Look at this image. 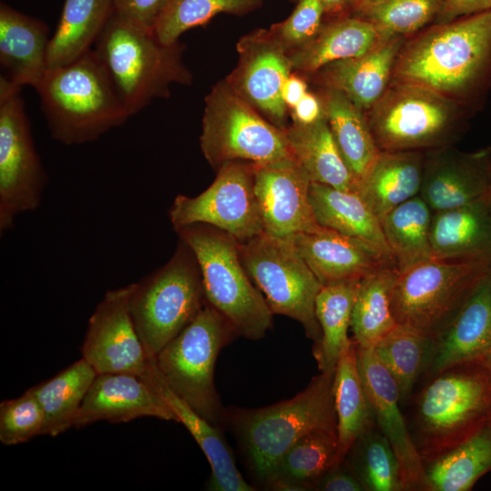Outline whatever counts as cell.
I'll return each mask as SVG.
<instances>
[{
    "mask_svg": "<svg viewBox=\"0 0 491 491\" xmlns=\"http://www.w3.org/2000/svg\"><path fill=\"white\" fill-rule=\"evenodd\" d=\"M392 80L432 89L472 111L491 85V9L406 39Z\"/></svg>",
    "mask_w": 491,
    "mask_h": 491,
    "instance_id": "obj_1",
    "label": "cell"
},
{
    "mask_svg": "<svg viewBox=\"0 0 491 491\" xmlns=\"http://www.w3.org/2000/svg\"><path fill=\"white\" fill-rule=\"evenodd\" d=\"M34 88L52 136L66 145L93 142L130 117L93 49L47 68Z\"/></svg>",
    "mask_w": 491,
    "mask_h": 491,
    "instance_id": "obj_2",
    "label": "cell"
},
{
    "mask_svg": "<svg viewBox=\"0 0 491 491\" xmlns=\"http://www.w3.org/2000/svg\"><path fill=\"white\" fill-rule=\"evenodd\" d=\"M491 422V370L482 361L449 367L428 379L409 431L424 465Z\"/></svg>",
    "mask_w": 491,
    "mask_h": 491,
    "instance_id": "obj_3",
    "label": "cell"
},
{
    "mask_svg": "<svg viewBox=\"0 0 491 491\" xmlns=\"http://www.w3.org/2000/svg\"><path fill=\"white\" fill-rule=\"evenodd\" d=\"M334 372H320L294 397L255 409L225 414L254 475L266 486L284 454L301 437L336 430Z\"/></svg>",
    "mask_w": 491,
    "mask_h": 491,
    "instance_id": "obj_4",
    "label": "cell"
},
{
    "mask_svg": "<svg viewBox=\"0 0 491 491\" xmlns=\"http://www.w3.org/2000/svg\"><path fill=\"white\" fill-rule=\"evenodd\" d=\"M93 51L108 74L129 115L157 97H165L174 83L189 84L182 46L164 45L153 30L113 12Z\"/></svg>",
    "mask_w": 491,
    "mask_h": 491,
    "instance_id": "obj_5",
    "label": "cell"
},
{
    "mask_svg": "<svg viewBox=\"0 0 491 491\" xmlns=\"http://www.w3.org/2000/svg\"><path fill=\"white\" fill-rule=\"evenodd\" d=\"M175 231L198 263L206 303L227 320L236 336L251 340L264 337L274 314L242 263L238 242L206 224Z\"/></svg>",
    "mask_w": 491,
    "mask_h": 491,
    "instance_id": "obj_6",
    "label": "cell"
},
{
    "mask_svg": "<svg viewBox=\"0 0 491 491\" xmlns=\"http://www.w3.org/2000/svg\"><path fill=\"white\" fill-rule=\"evenodd\" d=\"M471 110L432 89L391 80L366 116L380 151L426 152L453 146Z\"/></svg>",
    "mask_w": 491,
    "mask_h": 491,
    "instance_id": "obj_7",
    "label": "cell"
},
{
    "mask_svg": "<svg viewBox=\"0 0 491 491\" xmlns=\"http://www.w3.org/2000/svg\"><path fill=\"white\" fill-rule=\"evenodd\" d=\"M200 147L216 170L235 161L256 166L296 162L285 130L264 117L226 80L217 83L205 97Z\"/></svg>",
    "mask_w": 491,
    "mask_h": 491,
    "instance_id": "obj_8",
    "label": "cell"
},
{
    "mask_svg": "<svg viewBox=\"0 0 491 491\" xmlns=\"http://www.w3.org/2000/svg\"><path fill=\"white\" fill-rule=\"evenodd\" d=\"M206 304L198 263L179 239L170 260L134 283L130 313L150 358L175 337Z\"/></svg>",
    "mask_w": 491,
    "mask_h": 491,
    "instance_id": "obj_9",
    "label": "cell"
},
{
    "mask_svg": "<svg viewBox=\"0 0 491 491\" xmlns=\"http://www.w3.org/2000/svg\"><path fill=\"white\" fill-rule=\"evenodd\" d=\"M235 336L227 320L206 303L153 358L168 387L216 426L225 412L214 382L215 366L219 352Z\"/></svg>",
    "mask_w": 491,
    "mask_h": 491,
    "instance_id": "obj_10",
    "label": "cell"
},
{
    "mask_svg": "<svg viewBox=\"0 0 491 491\" xmlns=\"http://www.w3.org/2000/svg\"><path fill=\"white\" fill-rule=\"evenodd\" d=\"M491 271V260L431 258L399 273L391 295L397 324L435 337L455 317L478 283Z\"/></svg>",
    "mask_w": 491,
    "mask_h": 491,
    "instance_id": "obj_11",
    "label": "cell"
},
{
    "mask_svg": "<svg viewBox=\"0 0 491 491\" xmlns=\"http://www.w3.org/2000/svg\"><path fill=\"white\" fill-rule=\"evenodd\" d=\"M238 248L247 274L271 312L298 321L316 346L321 328L316 316V299L323 286L293 242L264 232L238 242Z\"/></svg>",
    "mask_w": 491,
    "mask_h": 491,
    "instance_id": "obj_12",
    "label": "cell"
},
{
    "mask_svg": "<svg viewBox=\"0 0 491 491\" xmlns=\"http://www.w3.org/2000/svg\"><path fill=\"white\" fill-rule=\"evenodd\" d=\"M19 86L0 77V232L41 203L47 175L35 147Z\"/></svg>",
    "mask_w": 491,
    "mask_h": 491,
    "instance_id": "obj_13",
    "label": "cell"
},
{
    "mask_svg": "<svg viewBox=\"0 0 491 491\" xmlns=\"http://www.w3.org/2000/svg\"><path fill=\"white\" fill-rule=\"evenodd\" d=\"M255 167L246 162L226 163L217 169L214 182L198 195H177L169 209L174 229L206 224L227 233L237 242L264 233L254 189Z\"/></svg>",
    "mask_w": 491,
    "mask_h": 491,
    "instance_id": "obj_14",
    "label": "cell"
},
{
    "mask_svg": "<svg viewBox=\"0 0 491 491\" xmlns=\"http://www.w3.org/2000/svg\"><path fill=\"white\" fill-rule=\"evenodd\" d=\"M134 283L108 290L88 321L82 357L97 374L124 373L141 376L150 357L130 313Z\"/></svg>",
    "mask_w": 491,
    "mask_h": 491,
    "instance_id": "obj_15",
    "label": "cell"
},
{
    "mask_svg": "<svg viewBox=\"0 0 491 491\" xmlns=\"http://www.w3.org/2000/svg\"><path fill=\"white\" fill-rule=\"evenodd\" d=\"M238 63L225 79L249 105L276 126L285 129L286 110L281 91L292 65L268 29H257L237 43Z\"/></svg>",
    "mask_w": 491,
    "mask_h": 491,
    "instance_id": "obj_16",
    "label": "cell"
},
{
    "mask_svg": "<svg viewBox=\"0 0 491 491\" xmlns=\"http://www.w3.org/2000/svg\"><path fill=\"white\" fill-rule=\"evenodd\" d=\"M356 351L359 373L376 426L387 438L397 457L404 488L406 491H426L425 465L401 413L397 385L373 347L356 344Z\"/></svg>",
    "mask_w": 491,
    "mask_h": 491,
    "instance_id": "obj_17",
    "label": "cell"
},
{
    "mask_svg": "<svg viewBox=\"0 0 491 491\" xmlns=\"http://www.w3.org/2000/svg\"><path fill=\"white\" fill-rule=\"evenodd\" d=\"M311 183L297 162L255 167L254 189L266 234L292 240L321 226L309 199Z\"/></svg>",
    "mask_w": 491,
    "mask_h": 491,
    "instance_id": "obj_18",
    "label": "cell"
},
{
    "mask_svg": "<svg viewBox=\"0 0 491 491\" xmlns=\"http://www.w3.org/2000/svg\"><path fill=\"white\" fill-rule=\"evenodd\" d=\"M491 192V147L472 153L446 146L425 152L419 195L435 211L486 198Z\"/></svg>",
    "mask_w": 491,
    "mask_h": 491,
    "instance_id": "obj_19",
    "label": "cell"
},
{
    "mask_svg": "<svg viewBox=\"0 0 491 491\" xmlns=\"http://www.w3.org/2000/svg\"><path fill=\"white\" fill-rule=\"evenodd\" d=\"M491 356V271L478 283L449 324L434 337L425 376Z\"/></svg>",
    "mask_w": 491,
    "mask_h": 491,
    "instance_id": "obj_20",
    "label": "cell"
},
{
    "mask_svg": "<svg viewBox=\"0 0 491 491\" xmlns=\"http://www.w3.org/2000/svg\"><path fill=\"white\" fill-rule=\"evenodd\" d=\"M291 241L322 286L361 279L396 266L394 258L370 244L324 226L298 234Z\"/></svg>",
    "mask_w": 491,
    "mask_h": 491,
    "instance_id": "obj_21",
    "label": "cell"
},
{
    "mask_svg": "<svg viewBox=\"0 0 491 491\" xmlns=\"http://www.w3.org/2000/svg\"><path fill=\"white\" fill-rule=\"evenodd\" d=\"M145 416L177 422L166 404L140 376L103 373L94 379L73 427L80 428L102 420L129 422Z\"/></svg>",
    "mask_w": 491,
    "mask_h": 491,
    "instance_id": "obj_22",
    "label": "cell"
},
{
    "mask_svg": "<svg viewBox=\"0 0 491 491\" xmlns=\"http://www.w3.org/2000/svg\"><path fill=\"white\" fill-rule=\"evenodd\" d=\"M166 404L192 435L211 466L207 489L213 491H254L237 469L233 454L218 426L211 424L176 396L160 376L153 358L140 376Z\"/></svg>",
    "mask_w": 491,
    "mask_h": 491,
    "instance_id": "obj_23",
    "label": "cell"
},
{
    "mask_svg": "<svg viewBox=\"0 0 491 491\" xmlns=\"http://www.w3.org/2000/svg\"><path fill=\"white\" fill-rule=\"evenodd\" d=\"M406 36L385 39L367 53L331 63L315 75L322 87L343 93L365 113L384 95Z\"/></svg>",
    "mask_w": 491,
    "mask_h": 491,
    "instance_id": "obj_24",
    "label": "cell"
},
{
    "mask_svg": "<svg viewBox=\"0 0 491 491\" xmlns=\"http://www.w3.org/2000/svg\"><path fill=\"white\" fill-rule=\"evenodd\" d=\"M430 245L435 259L491 260V208L487 197L433 212Z\"/></svg>",
    "mask_w": 491,
    "mask_h": 491,
    "instance_id": "obj_25",
    "label": "cell"
},
{
    "mask_svg": "<svg viewBox=\"0 0 491 491\" xmlns=\"http://www.w3.org/2000/svg\"><path fill=\"white\" fill-rule=\"evenodd\" d=\"M51 36L41 20L2 3L0 5V63L12 83L35 87L47 70Z\"/></svg>",
    "mask_w": 491,
    "mask_h": 491,
    "instance_id": "obj_26",
    "label": "cell"
},
{
    "mask_svg": "<svg viewBox=\"0 0 491 491\" xmlns=\"http://www.w3.org/2000/svg\"><path fill=\"white\" fill-rule=\"evenodd\" d=\"M425 152L380 151L356 183V193L381 219L392 209L419 195Z\"/></svg>",
    "mask_w": 491,
    "mask_h": 491,
    "instance_id": "obj_27",
    "label": "cell"
},
{
    "mask_svg": "<svg viewBox=\"0 0 491 491\" xmlns=\"http://www.w3.org/2000/svg\"><path fill=\"white\" fill-rule=\"evenodd\" d=\"M385 38L366 19L347 14L324 24L307 44L289 53L293 70L316 74L326 65L362 55Z\"/></svg>",
    "mask_w": 491,
    "mask_h": 491,
    "instance_id": "obj_28",
    "label": "cell"
},
{
    "mask_svg": "<svg viewBox=\"0 0 491 491\" xmlns=\"http://www.w3.org/2000/svg\"><path fill=\"white\" fill-rule=\"evenodd\" d=\"M309 199L318 225L365 241L394 258L380 220L356 192L312 182Z\"/></svg>",
    "mask_w": 491,
    "mask_h": 491,
    "instance_id": "obj_29",
    "label": "cell"
},
{
    "mask_svg": "<svg viewBox=\"0 0 491 491\" xmlns=\"http://www.w3.org/2000/svg\"><path fill=\"white\" fill-rule=\"evenodd\" d=\"M284 130L294 157L311 182L356 192V180L345 163L325 116L307 125L293 122Z\"/></svg>",
    "mask_w": 491,
    "mask_h": 491,
    "instance_id": "obj_30",
    "label": "cell"
},
{
    "mask_svg": "<svg viewBox=\"0 0 491 491\" xmlns=\"http://www.w3.org/2000/svg\"><path fill=\"white\" fill-rule=\"evenodd\" d=\"M319 98L338 150L357 183L380 152L366 114L336 89L322 87Z\"/></svg>",
    "mask_w": 491,
    "mask_h": 491,
    "instance_id": "obj_31",
    "label": "cell"
},
{
    "mask_svg": "<svg viewBox=\"0 0 491 491\" xmlns=\"http://www.w3.org/2000/svg\"><path fill=\"white\" fill-rule=\"evenodd\" d=\"M113 12L114 0H65L50 38L47 67L67 65L92 50Z\"/></svg>",
    "mask_w": 491,
    "mask_h": 491,
    "instance_id": "obj_32",
    "label": "cell"
},
{
    "mask_svg": "<svg viewBox=\"0 0 491 491\" xmlns=\"http://www.w3.org/2000/svg\"><path fill=\"white\" fill-rule=\"evenodd\" d=\"M338 459L343 462L355 441L376 426L371 403L364 387L357 365L356 343L343 351L334 377Z\"/></svg>",
    "mask_w": 491,
    "mask_h": 491,
    "instance_id": "obj_33",
    "label": "cell"
},
{
    "mask_svg": "<svg viewBox=\"0 0 491 491\" xmlns=\"http://www.w3.org/2000/svg\"><path fill=\"white\" fill-rule=\"evenodd\" d=\"M491 471V422L425 464L426 491H468Z\"/></svg>",
    "mask_w": 491,
    "mask_h": 491,
    "instance_id": "obj_34",
    "label": "cell"
},
{
    "mask_svg": "<svg viewBox=\"0 0 491 491\" xmlns=\"http://www.w3.org/2000/svg\"><path fill=\"white\" fill-rule=\"evenodd\" d=\"M360 279L325 285L316 299V316L321 328V340L313 346L320 372H334L337 362L351 343L348 328Z\"/></svg>",
    "mask_w": 491,
    "mask_h": 491,
    "instance_id": "obj_35",
    "label": "cell"
},
{
    "mask_svg": "<svg viewBox=\"0 0 491 491\" xmlns=\"http://www.w3.org/2000/svg\"><path fill=\"white\" fill-rule=\"evenodd\" d=\"M96 375L94 367L81 357L52 378L29 388L44 412L42 435L56 436L73 427Z\"/></svg>",
    "mask_w": 491,
    "mask_h": 491,
    "instance_id": "obj_36",
    "label": "cell"
},
{
    "mask_svg": "<svg viewBox=\"0 0 491 491\" xmlns=\"http://www.w3.org/2000/svg\"><path fill=\"white\" fill-rule=\"evenodd\" d=\"M398 275L396 266H388L359 280L350 326L358 346L373 347L397 325L391 295Z\"/></svg>",
    "mask_w": 491,
    "mask_h": 491,
    "instance_id": "obj_37",
    "label": "cell"
},
{
    "mask_svg": "<svg viewBox=\"0 0 491 491\" xmlns=\"http://www.w3.org/2000/svg\"><path fill=\"white\" fill-rule=\"evenodd\" d=\"M433 210L416 195L388 212L380 221L399 273L432 258Z\"/></svg>",
    "mask_w": 491,
    "mask_h": 491,
    "instance_id": "obj_38",
    "label": "cell"
},
{
    "mask_svg": "<svg viewBox=\"0 0 491 491\" xmlns=\"http://www.w3.org/2000/svg\"><path fill=\"white\" fill-rule=\"evenodd\" d=\"M434 338L408 325L397 324L373 350L394 377L400 402H406L422 374H425Z\"/></svg>",
    "mask_w": 491,
    "mask_h": 491,
    "instance_id": "obj_39",
    "label": "cell"
},
{
    "mask_svg": "<svg viewBox=\"0 0 491 491\" xmlns=\"http://www.w3.org/2000/svg\"><path fill=\"white\" fill-rule=\"evenodd\" d=\"M343 461L366 491L405 490L397 457L376 425L355 441Z\"/></svg>",
    "mask_w": 491,
    "mask_h": 491,
    "instance_id": "obj_40",
    "label": "cell"
},
{
    "mask_svg": "<svg viewBox=\"0 0 491 491\" xmlns=\"http://www.w3.org/2000/svg\"><path fill=\"white\" fill-rule=\"evenodd\" d=\"M336 430H317L296 441L281 457L274 477L292 481L306 490L340 464Z\"/></svg>",
    "mask_w": 491,
    "mask_h": 491,
    "instance_id": "obj_41",
    "label": "cell"
},
{
    "mask_svg": "<svg viewBox=\"0 0 491 491\" xmlns=\"http://www.w3.org/2000/svg\"><path fill=\"white\" fill-rule=\"evenodd\" d=\"M263 0H170L155 27V37L173 45L187 30L205 25L218 14L244 15L259 8Z\"/></svg>",
    "mask_w": 491,
    "mask_h": 491,
    "instance_id": "obj_42",
    "label": "cell"
},
{
    "mask_svg": "<svg viewBox=\"0 0 491 491\" xmlns=\"http://www.w3.org/2000/svg\"><path fill=\"white\" fill-rule=\"evenodd\" d=\"M444 0H386L356 15L372 23L385 38L406 36L435 20Z\"/></svg>",
    "mask_w": 491,
    "mask_h": 491,
    "instance_id": "obj_43",
    "label": "cell"
},
{
    "mask_svg": "<svg viewBox=\"0 0 491 491\" xmlns=\"http://www.w3.org/2000/svg\"><path fill=\"white\" fill-rule=\"evenodd\" d=\"M45 416L35 395L27 389L16 398L0 404V441L13 446L42 435Z\"/></svg>",
    "mask_w": 491,
    "mask_h": 491,
    "instance_id": "obj_44",
    "label": "cell"
},
{
    "mask_svg": "<svg viewBox=\"0 0 491 491\" xmlns=\"http://www.w3.org/2000/svg\"><path fill=\"white\" fill-rule=\"evenodd\" d=\"M291 15L268 30L288 54L311 41L324 25L326 11L319 0H298Z\"/></svg>",
    "mask_w": 491,
    "mask_h": 491,
    "instance_id": "obj_45",
    "label": "cell"
},
{
    "mask_svg": "<svg viewBox=\"0 0 491 491\" xmlns=\"http://www.w3.org/2000/svg\"><path fill=\"white\" fill-rule=\"evenodd\" d=\"M170 0H114V12L145 28L154 30Z\"/></svg>",
    "mask_w": 491,
    "mask_h": 491,
    "instance_id": "obj_46",
    "label": "cell"
},
{
    "mask_svg": "<svg viewBox=\"0 0 491 491\" xmlns=\"http://www.w3.org/2000/svg\"><path fill=\"white\" fill-rule=\"evenodd\" d=\"M320 491H366L363 485L343 461L330 468L314 486Z\"/></svg>",
    "mask_w": 491,
    "mask_h": 491,
    "instance_id": "obj_47",
    "label": "cell"
},
{
    "mask_svg": "<svg viewBox=\"0 0 491 491\" xmlns=\"http://www.w3.org/2000/svg\"><path fill=\"white\" fill-rule=\"evenodd\" d=\"M490 9L491 0H444L435 24L447 23Z\"/></svg>",
    "mask_w": 491,
    "mask_h": 491,
    "instance_id": "obj_48",
    "label": "cell"
},
{
    "mask_svg": "<svg viewBox=\"0 0 491 491\" xmlns=\"http://www.w3.org/2000/svg\"><path fill=\"white\" fill-rule=\"evenodd\" d=\"M292 111L294 122L303 125L312 124L324 116L319 96L309 92L305 94Z\"/></svg>",
    "mask_w": 491,
    "mask_h": 491,
    "instance_id": "obj_49",
    "label": "cell"
},
{
    "mask_svg": "<svg viewBox=\"0 0 491 491\" xmlns=\"http://www.w3.org/2000/svg\"><path fill=\"white\" fill-rule=\"evenodd\" d=\"M306 92L307 86L306 82L296 75L291 74L282 86L281 95L286 107L292 109Z\"/></svg>",
    "mask_w": 491,
    "mask_h": 491,
    "instance_id": "obj_50",
    "label": "cell"
},
{
    "mask_svg": "<svg viewBox=\"0 0 491 491\" xmlns=\"http://www.w3.org/2000/svg\"><path fill=\"white\" fill-rule=\"evenodd\" d=\"M323 5L326 15H341L350 10L351 0H319Z\"/></svg>",
    "mask_w": 491,
    "mask_h": 491,
    "instance_id": "obj_51",
    "label": "cell"
},
{
    "mask_svg": "<svg viewBox=\"0 0 491 491\" xmlns=\"http://www.w3.org/2000/svg\"><path fill=\"white\" fill-rule=\"evenodd\" d=\"M383 1L386 0H351L350 10L353 15H356Z\"/></svg>",
    "mask_w": 491,
    "mask_h": 491,
    "instance_id": "obj_52",
    "label": "cell"
},
{
    "mask_svg": "<svg viewBox=\"0 0 491 491\" xmlns=\"http://www.w3.org/2000/svg\"><path fill=\"white\" fill-rule=\"evenodd\" d=\"M482 362H484L491 370V356L482 360Z\"/></svg>",
    "mask_w": 491,
    "mask_h": 491,
    "instance_id": "obj_53",
    "label": "cell"
},
{
    "mask_svg": "<svg viewBox=\"0 0 491 491\" xmlns=\"http://www.w3.org/2000/svg\"><path fill=\"white\" fill-rule=\"evenodd\" d=\"M487 200H488V203H489V205H490V208H491V192L487 196Z\"/></svg>",
    "mask_w": 491,
    "mask_h": 491,
    "instance_id": "obj_54",
    "label": "cell"
},
{
    "mask_svg": "<svg viewBox=\"0 0 491 491\" xmlns=\"http://www.w3.org/2000/svg\"><path fill=\"white\" fill-rule=\"evenodd\" d=\"M289 1H292V2H297L298 0H289Z\"/></svg>",
    "mask_w": 491,
    "mask_h": 491,
    "instance_id": "obj_55",
    "label": "cell"
}]
</instances>
